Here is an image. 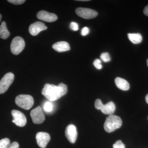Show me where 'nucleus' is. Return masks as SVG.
<instances>
[{"label": "nucleus", "mask_w": 148, "mask_h": 148, "mask_svg": "<svg viewBox=\"0 0 148 148\" xmlns=\"http://www.w3.org/2000/svg\"><path fill=\"white\" fill-rule=\"evenodd\" d=\"M89 33V28L87 27H84L82 29L81 31V34L82 36H86Z\"/></svg>", "instance_id": "obj_25"}, {"label": "nucleus", "mask_w": 148, "mask_h": 148, "mask_svg": "<svg viewBox=\"0 0 148 148\" xmlns=\"http://www.w3.org/2000/svg\"><path fill=\"white\" fill-rule=\"evenodd\" d=\"M93 65L95 66L96 69L98 70H101L102 69V66L101 65V61L100 59H96L93 62Z\"/></svg>", "instance_id": "obj_22"}, {"label": "nucleus", "mask_w": 148, "mask_h": 148, "mask_svg": "<svg viewBox=\"0 0 148 148\" xmlns=\"http://www.w3.org/2000/svg\"><path fill=\"white\" fill-rule=\"evenodd\" d=\"M14 79V75L12 73H8L3 77L0 80V94H3L8 90Z\"/></svg>", "instance_id": "obj_6"}, {"label": "nucleus", "mask_w": 148, "mask_h": 148, "mask_svg": "<svg viewBox=\"0 0 148 148\" xmlns=\"http://www.w3.org/2000/svg\"><path fill=\"white\" fill-rule=\"evenodd\" d=\"M122 121L119 116L111 115L106 119L104 127L108 132H112L121 127Z\"/></svg>", "instance_id": "obj_2"}, {"label": "nucleus", "mask_w": 148, "mask_h": 148, "mask_svg": "<svg viewBox=\"0 0 148 148\" xmlns=\"http://www.w3.org/2000/svg\"><path fill=\"white\" fill-rule=\"evenodd\" d=\"M9 2L14 5L22 4L25 2V0H8Z\"/></svg>", "instance_id": "obj_24"}, {"label": "nucleus", "mask_w": 148, "mask_h": 148, "mask_svg": "<svg viewBox=\"0 0 148 148\" xmlns=\"http://www.w3.org/2000/svg\"><path fill=\"white\" fill-rule=\"evenodd\" d=\"M44 23L40 21H36L31 24L29 27V32L32 36H37L40 32L47 29Z\"/></svg>", "instance_id": "obj_13"}, {"label": "nucleus", "mask_w": 148, "mask_h": 148, "mask_svg": "<svg viewBox=\"0 0 148 148\" xmlns=\"http://www.w3.org/2000/svg\"><path fill=\"white\" fill-rule=\"evenodd\" d=\"M37 18L42 21L48 22H52L57 20L58 17L54 13H49L46 11L42 10L37 14Z\"/></svg>", "instance_id": "obj_12"}, {"label": "nucleus", "mask_w": 148, "mask_h": 148, "mask_svg": "<svg viewBox=\"0 0 148 148\" xmlns=\"http://www.w3.org/2000/svg\"><path fill=\"white\" fill-rule=\"evenodd\" d=\"M25 45V42L21 37H15L11 44V51L14 55H18L24 49Z\"/></svg>", "instance_id": "obj_5"}, {"label": "nucleus", "mask_w": 148, "mask_h": 148, "mask_svg": "<svg viewBox=\"0 0 148 148\" xmlns=\"http://www.w3.org/2000/svg\"><path fill=\"white\" fill-rule=\"evenodd\" d=\"M53 104L51 101H46L43 105V109L47 112H51L53 111Z\"/></svg>", "instance_id": "obj_18"}, {"label": "nucleus", "mask_w": 148, "mask_h": 148, "mask_svg": "<svg viewBox=\"0 0 148 148\" xmlns=\"http://www.w3.org/2000/svg\"><path fill=\"white\" fill-rule=\"evenodd\" d=\"M52 48L54 50L59 52L68 51L70 49L69 43L65 41H60L55 43L52 45Z\"/></svg>", "instance_id": "obj_14"}, {"label": "nucleus", "mask_w": 148, "mask_h": 148, "mask_svg": "<svg viewBox=\"0 0 148 148\" xmlns=\"http://www.w3.org/2000/svg\"><path fill=\"white\" fill-rule=\"evenodd\" d=\"M128 39L130 41L134 44H138L142 42L143 40V37L140 34H132L130 33L127 34Z\"/></svg>", "instance_id": "obj_17"}, {"label": "nucleus", "mask_w": 148, "mask_h": 148, "mask_svg": "<svg viewBox=\"0 0 148 148\" xmlns=\"http://www.w3.org/2000/svg\"><path fill=\"white\" fill-rule=\"evenodd\" d=\"M38 145L41 148H45L50 140V136L45 132H39L36 135Z\"/></svg>", "instance_id": "obj_11"}, {"label": "nucleus", "mask_w": 148, "mask_h": 148, "mask_svg": "<svg viewBox=\"0 0 148 148\" xmlns=\"http://www.w3.org/2000/svg\"><path fill=\"white\" fill-rule=\"evenodd\" d=\"M30 115L35 124H41L45 120V116L40 106H38L32 110L30 113Z\"/></svg>", "instance_id": "obj_8"}, {"label": "nucleus", "mask_w": 148, "mask_h": 148, "mask_svg": "<svg viewBox=\"0 0 148 148\" xmlns=\"http://www.w3.org/2000/svg\"><path fill=\"white\" fill-rule=\"evenodd\" d=\"M65 135L70 143L73 144L76 142L77 136V132L76 126L73 124H70L65 130Z\"/></svg>", "instance_id": "obj_10"}, {"label": "nucleus", "mask_w": 148, "mask_h": 148, "mask_svg": "<svg viewBox=\"0 0 148 148\" xmlns=\"http://www.w3.org/2000/svg\"><path fill=\"white\" fill-rule=\"evenodd\" d=\"M115 83L117 87L121 90H127L130 88V84L126 80L122 78L117 77L115 79Z\"/></svg>", "instance_id": "obj_15"}, {"label": "nucleus", "mask_w": 148, "mask_h": 148, "mask_svg": "<svg viewBox=\"0 0 148 148\" xmlns=\"http://www.w3.org/2000/svg\"><path fill=\"white\" fill-rule=\"evenodd\" d=\"M78 16L85 19H91L97 16L98 13L96 11L90 8H78L75 10Z\"/></svg>", "instance_id": "obj_7"}, {"label": "nucleus", "mask_w": 148, "mask_h": 148, "mask_svg": "<svg viewBox=\"0 0 148 148\" xmlns=\"http://www.w3.org/2000/svg\"><path fill=\"white\" fill-rule=\"evenodd\" d=\"M145 100L146 101V102H147V103L148 104V94H147V95H146Z\"/></svg>", "instance_id": "obj_28"}, {"label": "nucleus", "mask_w": 148, "mask_h": 148, "mask_svg": "<svg viewBox=\"0 0 148 148\" xmlns=\"http://www.w3.org/2000/svg\"><path fill=\"white\" fill-rule=\"evenodd\" d=\"M12 115L13 117L12 122L19 127H24L27 123V118L23 113L17 110L12 111Z\"/></svg>", "instance_id": "obj_9"}, {"label": "nucleus", "mask_w": 148, "mask_h": 148, "mask_svg": "<svg viewBox=\"0 0 148 148\" xmlns=\"http://www.w3.org/2000/svg\"><path fill=\"white\" fill-rule=\"evenodd\" d=\"M95 107L97 110H101L103 114L107 115H112L115 110L116 107L114 103L110 102L106 105H103L100 99H98L95 101Z\"/></svg>", "instance_id": "obj_4"}, {"label": "nucleus", "mask_w": 148, "mask_h": 148, "mask_svg": "<svg viewBox=\"0 0 148 148\" xmlns=\"http://www.w3.org/2000/svg\"><path fill=\"white\" fill-rule=\"evenodd\" d=\"M147 66H148V59H147Z\"/></svg>", "instance_id": "obj_31"}, {"label": "nucleus", "mask_w": 148, "mask_h": 148, "mask_svg": "<svg viewBox=\"0 0 148 148\" xmlns=\"http://www.w3.org/2000/svg\"><path fill=\"white\" fill-rule=\"evenodd\" d=\"M113 147V148H125L124 144L120 140L117 141L114 144Z\"/></svg>", "instance_id": "obj_21"}, {"label": "nucleus", "mask_w": 148, "mask_h": 148, "mask_svg": "<svg viewBox=\"0 0 148 148\" xmlns=\"http://www.w3.org/2000/svg\"><path fill=\"white\" fill-rule=\"evenodd\" d=\"M10 36V33L7 27L5 21H3L0 25V38L3 39H6Z\"/></svg>", "instance_id": "obj_16"}, {"label": "nucleus", "mask_w": 148, "mask_h": 148, "mask_svg": "<svg viewBox=\"0 0 148 148\" xmlns=\"http://www.w3.org/2000/svg\"><path fill=\"white\" fill-rule=\"evenodd\" d=\"M70 28L74 31H77L79 29L78 24L76 22H72L70 24Z\"/></svg>", "instance_id": "obj_23"}, {"label": "nucleus", "mask_w": 148, "mask_h": 148, "mask_svg": "<svg viewBox=\"0 0 148 148\" xmlns=\"http://www.w3.org/2000/svg\"><path fill=\"white\" fill-rule=\"evenodd\" d=\"M18 147H19V145L18 143L16 142H14L10 144L8 148H18Z\"/></svg>", "instance_id": "obj_26"}, {"label": "nucleus", "mask_w": 148, "mask_h": 148, "mask_svg": "<svg viewBox=\"0 0 148 148\" xmlns=\"http://www.w3.org/2000/svg\"><path fill=\"white\" fill-rule=\"evenodd\" d=\"M89 1L88 0H79V1Z\"/></svg>", "instance_id": "obj_29"}, {"label": "nucleus", "mask_w": 148, "mask_h": 148, "mask_svg": "<svg viewBox=\"0 0 148 148\" xmlns=\"http://www.w3.org/2000/svg\"><path fill=\"white\" fill-rule=\"evenodd\" d=\"M67 91V85L64 83L59 84L58 86L46 84L42 90V93L49 101L52 102L64 96Z\"/></svg>", "instance_id": "obj_1"}, {"label": "nucleus", "mask_w": 148, "mask_h": 148, "mask_svg": "<svg viewBox=\"0 0 148 148\" xmlns=\"http://www.w3.org/2000/svg\"><path fill=\"white\" fill-rule=\"evenodd\" d=\"M15 102L16 105L21 108L29 110L34 105V100L31 95H19L16 96Z\"/></svg>", "instance_id": "obj_3"}, {"label": "nucleus", "mask_w": 148, "mask_h": 148, "mask_svg": "<svg viewBox=\"0 0 148 148\" xmlns=\"http://www.w3.org/2000/svg\"><path fill=\"white\" fill-rule=\"evenodd\" d=\"M10 140L8 138H5L0 140V148H8L10 145Z\"/></svg>", "instance_id": "obj_19"}, {"label": "nucleus", "mask_w": 148, "mask_h": 148, "mask_svg": "<svg viewBox=\"0 0 148 148\" xmlns=\"http://www.w3.org/2000/svg\"><path fill=\"white\" fill-rule=\"evenodd\" d=\"M101 60L104 62H109L111 60L110 56V54L108 52H104L101 55Z\"/></svg>", "instance_id": "obj_20"}, {"label": "nucleus", "mask_w": 148, "mask_h": 148, "mask_svg": "<svg viewBox=\"0 0 148 148\" xmlns=\"http://www.w3.org/2000/svg\"></svg>", "instance_id": "obj_32"}, {"label": "nucleus", "mask_w": 148, "mask_h": 148, "mask_svg": "<svg viewBox=\"0 0 148 148\" xmlns=\"http://www.w3.org/2000/svg\"><path fill=\"white\" fill-rule=\"evenodd\" d=\"M144 13L146 16H148V5H147L144 9Z\"/></svg>", "instance_id": "obj_27"}, {"label": "nucleus", "mask_w": 148, "mask_h": 148, "mask_svg": "<svg viewBox=\"0 0 148 148\" xmlns=\"http://www.w3.org/2000/svg\"><path fill=\"white\" fill-rule=\"evenodd\" d=\"M2 18V15H1V14H0V21H1V19Z\"/></svg>", "instance_id": "obj_30"}]
</instances>
